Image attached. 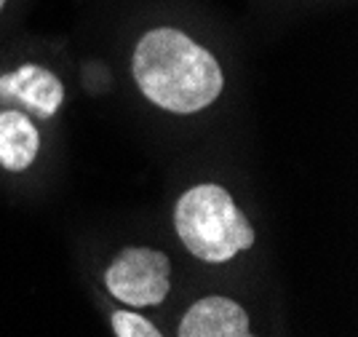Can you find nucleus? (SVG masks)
Segmentation results:
<instances>
[{
	"label": "nucleus",
	"instance_id": "obj_8",
	"mask_svg": "<svg viewBox=\"0 0 358 337\" xmlns=\"http://www.w3.org/2000/svg\"><path fill=\"white\" fill-rule=\"evenodd\" d=\"M3 6H6V0H0V11H3Z\"/></svg>",
	"mask_w": 358,
	"mask_h": 337
},
{
	"label": "nucleus",
	"instance_id": "obj_6",
	"mask_svg": "<svg viewBox=\"0 0 358 337\" xmlns=\"http://www.w3.org/2000/svg\"><path fill=\"white\" fill-rule=\"evenodd\" d=\"M41 150V134L32 121L16 110L0 113V166L8 172H24Z\"/></svg>",
	"mask_w": 358,
	"mask_h": 337
},
{
	"label": "nucleus",
	"instance_id": "obj_4",
	"mask_svg": "<svg viewBox=\"0 0 358 337\" xmlns=\"http://www.w3.org/2000/svg\"><path fill=\"white\" fill-rule=\"evenodd\" d=\"M179 337H254L249 313L230 297H203L190 305L179 324Z\"/></svg>",
	"mask_w": 358,
	"mask_h": 337
},
{
	"label": "nucleus",
	"instance_id": "obj_1",
	"mask_svg": "<svg viewBox=\"0 0 358 337\" xmlns=\"http://www.w3.org/2000/svg\"><path fill=\"white\" fill-rule=\"evenodd\" d=\"M136 86L152 104L190 116L209 107L222 94L220 62L193 38L171 27L150 29L131 59Z\"/></svg>",
	"mask_w": 358,
	"mask_h": 337
},
{
	"label": "nucleus",
	"instance_id": "obj_7",
	"mask_svg": "<svg viewBox=\"0 0 358 337\" xmlns=\"http://www.w3.org/2000/svg\"><path fill=\"white\" fill-rule=\"evenodd\" d=\"M113 329L118 337H164L148 319L129 313V310H115L113 313Z\"/></svg>",
	"mask_w": 358,
	"mask_h": 337
},
{
	"label": "nucleus",
	"instance_id": "obj_3",
	"mask_svg": "<svg viewBox=\"0 0 358 337\" xmlns=\"http://www.w3.org/2000/svg\"><path fill=\"white\" fill-rule=\"evenodd\" d=\"M169 257L158 249L131 247L123 249L107 268L105 284L113 297L136 308L161 305L171 289L169 281Z\"/></svg>",
	"mask_w": 358,
	"mask_h": 337
},
{
	"label": "nucleus",
	"instance_id": "obj_2",
	"mask_svg": "<svg viewBox=\"0 0 358 337\" xmlns=\"http://www.w3.org/2000/svg\"><path fill=\"white\" fill-rule=\"evenodd\" d=\"M174 228L185 249L203 263H227L254 247V228L220 185H195L179 198Z\"/></svg>",
	"mask_w": 358,
	"mask_h": 337
},
{
	"label": "nucleus",
	"instance_id": "obj_5",
	"mask_svg": "<svg viewBox=\"0 0 358 337\" xmlns=\"http://www.w3.org/2000/svg\"><path fill=\"white\" fill-rule=\"evenodd\" d=\"M0 97L19 99L41 118H51L64 102V86L51 70L38 64H22L14 73L0 75Z\"/></svg>",
	"mask_w": 358,
	"mask_h": 337
}]
</instances>
